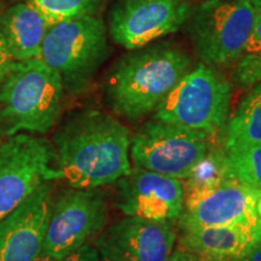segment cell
<instances>
[{
	"instance_id": "cell-9",
	"label": "cell",
	"mask_w": 261,
	"mask_h": 261,
	"mask_svg": "<svg viewBox=\"0 0 261 261\" xmlns=\"http://www.w3.org/2000/svg\"><path fill=\"white\" fill-rule=\"evenodd\" d=\"M108 205L98 188L68 189L52 204L50 220L38 261L60 259L87 243L106 226Z\"/></svg>"
},
{
	"instance_id": "cell-1",
	"label": "cell",
	"mask_w": 261,
	"mask_h": 261,
	"mask_svg": "<svg viewBox=\"0 0 261 261\" xmlns=\"http://www.w3.org/2000/svg\"><path fill=\"white\" fill-rule=\"evenodd\" d=\"M129 145L128 128L99 110L75 114L52 143L61 178L75 189L99 188L128 174Z\"/></svg>"
},
{
	"instance_id": "cell-21",
	"label": "cell",
	"mask_w": 261,
	"mask_h": 261,
	"mask_svg": "<svg viewBox=\"0 0 261 261\" xmlns=\"http://www.w3.org/2000/svg\"><path fill=\"white\" fill-rule=\"evenodd\" d=\"M234 81L241 87H252L261 80V52L244 55L237 61L234 69Z\"/></svg>"
},
{
	"instance_id": "cell-12",
	"label": "cell",
	"mask_w": 261,
	"mask_h": 261,
	"mask_svg": "<svg viewBox=\"0 0 261 261\" xmlns=\"http://www.w3.org/2000/svg\"><path fill=\"white\" fill-rule=\"evenodd\" d=\"M175 240L169 221L126 217L100 231L96 249L100 261H168Z\"/></svg>"
},
{
	"instance_id": "cell-4",
	"label": "cell",
	"mask_w": 261,
	"mask_h": 261,
	"mask_svg": "<svg viewBox=\"0 0 261 261\" xmlns=\"http://www.w3.org/2000/svg\"><path fill=\"white\" fill-rule=\"evenodd\" d=\"M109 56L107 27L98 15L65 19L51 25L40 60L60 75L64 90H86Z\"/></svg>"
},
{
	"instance_id": "cell-27",
	"label": "cell",
	"mask_w": 261,
	"mask_h": 261,
	"mask_svg": "<svg viewBox=\"0 0 261 261\" xmlns=\"http://www.w3.org/2000/svg\"><path fill=\"white\" fill-rule=\"evenodd\" d=\"M168 261H181V257H180V254H179L178 248L174 250V252H173L171 259H169Z\"/></svg>"
},
{
	"instance_id": "cell-24",
	"label": "cell",
	"mask_w": 261,
	"mask_h": 261,
	"mask_svg": "<svg viewBox=\"0 0 261 261\" xmlns=\"http://www.w3.org/2000/svg\"><path fill=\"white\" fill-rule=\"evenodd\" d=\"M16 60L10 52L8 44H6L4 37L0 33V84L5 79L6 75L14 67Z\"/></svg>"
},
{
	"instance_id": "cell-7",
	"label": "cell",
	"mask_w": 261,
	"mask_h": 261,
	"mask_svg": "<svg viewBox=\"0 0 261 261\" xmlns=\"http://www.w3.org/2000/svg\"><path fill=\"white\" fill-rule=\"evenodd\" d=\"M212 135L203 130L152 120L130 139L136 167L177 179H187L212 148Z\"/></svg>"
},
{
	"instance_id": "cell-29",
	"label": "cell",
	"mask_w": 261,
	"mask_h": 261,
	"mask_svg": "<svg viewBox=\"0 0 261 261\" xmlns=\"http://www.w3.org/2000/svg\"><path fill=\"white\" fill-rule=\"evenodd\" d=\"M256 10H261V0H250Z\"/></svg>"
},
{
	"instance_id": "cell-20",
	"label": "cell",
	"mask_w": 261,
	"mask_h": 261,
	"mask_svg": "<svg viewBox=\"0 0 261 261\" xmlns=\"http://www.w3.org/2000/svg\"><path fill=\"white\" fill-rule=\"evenodd\" d=\"M44 12L54 23L65 19L98 15L104 0H23Z\"/></svg>"
},
{
	"instance_id": "cell-11",
	"label": "cell",
	"mask_w": 261,
	"mask_h": 261,
	"mask_svg": "<svg viewBox=\"0 0 261 261\" xmlns=\"http://www.w3.org/2000/svg\"><path fill=\"white\" fill-rule=\"evenodd\" d=\"M261 191L230 177L220 184L187 196L179 217L181 228L219 225H261L256 203Z\"/></svg>"
},
{
	"instance_id": "cell-22",
	"label": "cell",
	"mask_w": 261,
	"mask_h": 261,
	"mask_svg": "<svg viewBox=\"0 0 261 261\" xmlns=\"http://www.w3.org/2000/svg\"><path fill=\"white\" fill-rule=\"evenodd\" d=\"M261 52V10H256L255 19L249 38L244 45L243 55H254Z\"/></svg>"
},
{
	"instance_id": "cell-13",
	"label": "cell",
	"mask_w": 261,
	"mask_h": 261,
	"mask_svg": "<svg viewBox=\"0 0 261 261\" xmlns=\"http://www.w3.org/2000/svg\"><path fill=\"white\" fill-rule=\"evenodd\" d=\"M184 200L181 179L136 167L117 180L116 205L127 217L172 221L180 217Z\"/></svg>"
},
{
	"instance_id": "cell-15",
	"label": "cell",
	"mask_w": 261,
	"mask_h": 261,
	"mask_svg": "<svg viewBox=\"0 0 261 261\" xmlns=\"http://www.w3.org/2000/svg\"><path fill=\"white\" fill-rule=\"evenodd\" d=\"M261 241V225H219L182 228L181 249L230 261Z\"/></svg>"
},
{
	"instance_id": "cell-17",
	"label": "cell",
	"mask_w": 261,
	"mask_h": 261,
	"mask_svg": "<svg viewBox=\"0 0 261 261\" xmlns=\"http://www.w3.org/2000/svg\"><path fill=\"white\" fill-rule=\"evenodd\" d=\"M261 143V80L250 87L227 119L225 150Z\"/></svg>"
},
{
	"instance_id": "cell-25",
	"label": "cell",
	"mask_w": 261,
	"mask_h": 261,
	"mask_svg": "<svg viewBox=\"0 0 261 261\" xmlns=\"http://www.w3.org/2000/svg\"><path fill=\"white\" fill-rule=\"evenodd\" d=\"M230 261H261V241L259 243H256L255 246L250 248L243 255L234 257V259Z\"/></svg>"
},
{
	"instance_id": "cell-28",
	"label": "cell",
	"mask_w": 261,
	"mask_h": 261,
	"mask_svg": "<svg viewBox=\"0 0 261 261\" xmlns=\"http://www.w3.org/2000/svg\"><path fill=\"white\" fill-rule=\"evenodd\" d=\"M256 212H257V215H259V218H260V220H261V196L259 197V200H257Z\"/></svg>"
},
{
	"instance_id": "cell-8",
	"label": "cell",
	"mask_w": 261,
	"mask_h": 261,
	"mask_svg": "<svg viewBox=\"0 0 261 261\" xmlns=\"http://www.w3.org/2000/svg\"><path fill=\"white\" fill-rule=\"evenodd\" d=\"M47 140L19 133L0 140V220L44 182L60 179Z\"/></svg>"
},
{
	"instance_id": "cell-23",
	"label": "cell",
	"mask_w": 261,
	"mask_h": 261,
	"mask_svg": "<svg viewBox=\"0 0 261 261\" xmlns=\"http://www.w3.org/2000/svg\"><path fill=\"white\" fill-rule=\"evenodd\" d=\"M50 261H100L99 255L96 247L91 246V244L86 243L83 247H80L79 249H76L75 252L68 254L60 259H55Z\"/></svg>"
},
{
	"instance_id": "cell-3",
	"label": "cell",
	"mask_w": 261,
	"mask_h": 261,
	"mask_svg": "<svg viewBox=\"0 0 261 261\" xmlns=\"http://www.w3.org/2000/svg\"><path fill=\"white\" fill-rule=\"evenodd\" d=\"M61 76L40 58L16 61L0 84V136L47 133L62 113Z\"/></svg>"
},
{
	"instance_id": "cell-2",
	"label": "cell",
	"mask_w": 261,
	"mask_h": 261,
	"mask_svg": "<svg viewBox=\"0 0 261 261\" xmlns=\"http://www.w3.org/2000/svg\"><path fill=\"white\" fill-rule=\"evenodd\" d=\"M191 67L187 52L169 42L132 50L108 75V103L116 115L138 121L158 109Z\"/></svg>"
},
{
	"instance_id": "cell-6",
	"label": "cell",
	"mask_w": 261,
	"mask_h": 261,
	"mask_svg": "<svg viewBox=\"0 0 261 261\" xmlns=\"http://www.w3.org/2000/svg\"><path fill=\"white\" fill-rule=\"evenodd\" d=\"M255 15L250 0H204L192 15L190 25L202 63L221 67L240 60Z\"/></svg>"
},
{
	"instance_id": "cell-16",
	"label": "cell",
	"mask_w": 261,
	"mask_h": 261,
	"mask_svg": "<svg viewBox=\"0 0 261 261\" xmlns=\"http://www.w3.org/2000/svg\"><path fill=\"white\" fill-rule=\"evenodd\" d=\"M54 22L31 3H18L0 16V33L16 61L40 57L42 41Z\"/></svg>"
},
{
	"instance_id": "cell-5",
	"label": "cell",
	"mask_w": 261,
	"mask_h": 261,
	"mask_svg": "<svg viewBox=\"0 0 261 261\" xmlns=\"http://www.w3.org/2000/svg\"><path fill=\"white\" fill-rule=\"evenodd\" d=\"M232 86L214 67L200 63L179 81L154 119L215 135L226 125Z\"/></svg>"
},
{
	"instance_id": "cell-18",
	"label": "cell",
	"mask_w": 261,
	"mask_h": 261,
	"mask_svg": "<svg viewBox=\"0 0 261 261\" xmlns=\"http://www.w3.org/2000/svg\"><path fill=\"white\" fill-rule=\"evenodd\" d=\"M233 175L226 150L211 148L187 178V184L184 185L185 197L208 190Z\"/></svg>"
},
{
	"instance_id": "cell-14",
	"label": "cell",
	"mask_w": 261,
	"mask_h": 261,
	"mask_svg": "<svg viewBox=\"0 0 261 261\" xmlns=\"http://www.w3.org/2000/svg\"><path fill=\"white\" fill-rule=\"evenodd\" d=\"M54 204V189L44 182L0 220V261H38Z\"/></svg>"
},
{
	"instance_id": "cell-10",
	"label": "cell",
	"mask_w": 261,
	"mask_h": 261,
	"mask_svg": "<svg viewBox=\"0 0 261 261\" xmlns=\"http://www.w3.org/2000/svg\"><path fill=\"white\" fill-rule=\"evenodd\" d=\"M190 16L189 0H119L109 32L116 44L136 50L178 32Z\"/></svg>"
},
{
	"instance_id": "cell-19",
	"label": "cell",
	"mask_w": 261,
	"mask_h": 261,
	"mask_svg": "<svg viewBox=\"0 0 261 261\" xmlns=\"http://www.w3.org/2000/svg\"><path fill=\"white\" fill-rule=\"evenodd\" d=\"M233 174L246 184L261 191V143L226 150Z\"/></svg>"
},
{
	"instance_id": "cell-26",
	"label": "cell",
	"mask_w": 261,
	"mask_h": 261,
	"mask_svg": "<svg viewBox=\"0 0 261 261\" xmlns=\"http://www.w3.org/2000/svg\"><path fill=\"white\" fill-rule=\"evenodd\" d=\"M178 250L179 254H180L181 261H224L208 255H202V254L187 252V250L181 249V248H178Z\"/></svg>"
}]
</instances>
